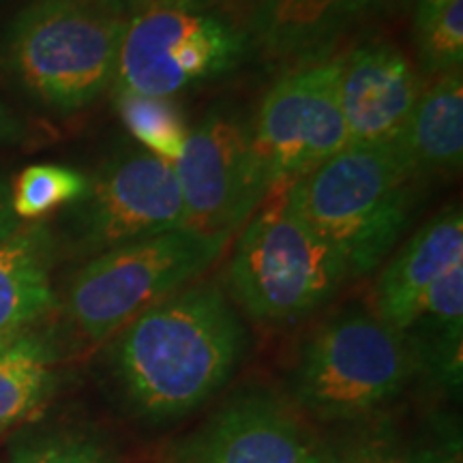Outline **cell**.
Segmentation results:
<instances>
[{
    "label": "cell",
    "instance_id": "1",
    "mask_svg": "<svg viewBox=\"0 0 463 463\" xmlns=\"http://www.w3.org/2000/svg\"><path fill=\"white\" fill-rule=\"evenodd\" d=\"M247 331L222 288L200 283L144 309L118 331L109 367L125 408L144 422L194 414L228 382Z\"/></svg>",
    "mask_w": 463,
    "mask_h": 463
},
{
    "label": "cell",
    "instance_id": "2",
    "mask_svg": "<svg viewBox=\"0 0 463 463\" xmlns=\"http://www.w3.org/2000/svg\"><path fill=\"white\" fill-rule=\"evenodd\" d=\"M416 176L397 140L347 144L283 187L294 215L344 256L354 277L384 262L419 202Z\"/></svg>",
    "mask_w": 463,
    "mask_h": 463
},
{
    "label": "cell",
    "instance_id": "3",
    "mask_svg": "<svg viewBox=\"0 0 463 463\" xmlns=\"http://www.w3.org/2000/svg\"><path fill=\"white\" fill-rule=\"evenodd\" d=\"M125 24L90 0H34L11 22L0 62L39 106L80 112L114 84Z\"/></svg>",
    "mask_w": 463,
    "mask_h": 463
},
{
    "label": "cell",
    "instance_id": "4",
    "mask_svg": "<svg viewBox=\"0 0 463 463\" xmlns=\"http://www.w3.org/2000/svg\"><path fill=\"white\" fill-rule=\"evenodd\" d=\"M414 372L403 333L369 311L345 309L305 339L292 397L320 420H361L395 402Z\"/></svg>",
    "mask_w": 463,
    "mask_h": 463
},
{
    "label": "cell",
    "instance_id": "5",
    "mask_svg": "<svg viewBox=\"0 0 463 463\" xmlns=\"http://www.w3.org/2000/svg\"><path fill=\"white\" fill-rule=\"evenodd\" d=\"M242 230L230 260V292L247 316L289 324L314 314L352 279L344 256L289 211L283 187Z\"/></svg>",
    "mask_w": 463,
    "mask_h": 463
},
{
    "label": "cell",
    "instance_id": "6",
    "mask_svg": "<svg viewBox=\"0 0 463 463\" xmlns=\"http://www.w3.org/2000/svg\"><path fill=\"white\" fill-rule=\"evenodd\" d=\"M228 241L178 228L92 256L69 283V320L89 341L112 337L144 309L198 279Z\"/></svg>",
    "mask_w": 463,
    "mask_h": 463
},
{
    "label": "cell",
    "instance_id": "7",
    "mask_svg": "<svg viewBox=\"0 0 463 463\" xmlns=\"http://www.w3.org/2000/svg\"><path fill=\"white\" fill-rule=\"evenodd\" d=\"M247 34L222 15L155 3L125 24L116 92L170 99L241 67Z\"/></svg>",
    "mask_w": 463,
    "mask_h": 463
},
{
    "label": "cell",
    "instance_id": "8",
    "mask_svg": "<svg viewBox=\"0 0 463 463\" xmlns=\"http://www.w3.org/2000/svg\"><path fill=\"white\" fill-rule=\"evenodd\" d=\"M344 54L297 62L266 92L253 118V144L270 189L292 183L350 144L341 112Z\"/></svg>",
    "mask_w": 463,
    "mask_h": 463
},
{
    "label": "cell",
    "instance_id": "9",
    "mask_svg": "<svg viewBox=\"0 0 463 463\" xmlns=\"http://www.w3.org/2000/svg\"><path fill=\"white\" fill-rule=\"evenodd\" d=\"M172 165L183 195L184 228L204 236L230 239L270 194L253 144V118L234 108L211 109L189 131Z\"/></svg>",
    "mask_w": 463,
    "mask_h": 463
},
{
    "label": "cell",
    "instance_id": "10",
    "mask_svg": "<svg viewBox=\"0 0 463 463\" xmlns=\"http://www.w3.org/2000/svg\"><path fill=\"white\" fill-rule=\"evenodd\" d=\"M67 219L71 249L90 258L184 228L174 165L148 150H120L89 178L86 194L71 204Z\"/></svg>",
    "mask_w": 463,
    "mask_h": 463
},
{
    "label": "cell",
    "instance_id": "11",
    "mask_svg": "<svg viewBox=\"0 0 463 463\" xmlns=\"http://www.w3.org/2000/svg\"><path fill=\"white\" fill-rule=\"evenodd\" d=\"M159 463H326V450L292 405L269 391H242L174 438Z\"/></svg>",
    "mask_w": 463,
    "mask_h": 463
},
{
    "label": "cell",
    "instance_id": "12",
    "mask_svg": "<svg viewBox=\"0 0 463 463\" xmlns=\"http://www.w3.org/2000/svg\"><path fill=\"white\" fill-rule=\"evenodd\" d=\"M422 92V80L395 43L373 39L345 52L339 101L350 144L399 137Z\"/></svg>",
    "mask_w": 463,
    "mask_h": 463
},
{
    "label": "cell",
    "instance_id": "13",
    "mask_svg": "<svg viewBox=\"0 0 463 463\" xmlns=\"http://www.w3.org/2000/svg\"><path fill=\"white\" fill-rule=\"evenodd\" d=\"M463 260V217L449 206L427 222L382 270L373 292V314L403 333L419 317L422 298L449 266Z\"/></svg>",
    "mask_w": 463,
    "mask_h": 463
},
{
    "label": "cell",
    "instance_id": "14",
    "mask_svg": "<svg viewBox=\"0 0 463 463\" xmlns=\"http://www.w3.org/2000/svg\"><path fill=\"white\" fill-rule=\"evenodd\" d=\"M380 0H256L251 34L266 56L303 62L333 50Z\"/></svg>",
    "mask_w": 463,
    "mask_h": 463
},
{
    "label": "cell",
    "instance_id": "15",
    "mask_svg": "<svg viewBox=\"0 0 463 463\" xmlns=\"http://www.w3.org/2000/svg\"><path fill=\"white\" fill-rule=\"evenodd\" d=\"M56 241L45 223H22L0 241V337H17L56 305Z\"/></svg>",
    "mask_w": 463,
    "mask_h": 463
},
{
    "label": "cell",
    "instance_id": "16",
    "mask_svg": "<svg viewBox=\"0 0 463 463\" xmlns=\"http://www.w3.org/2000/svg\"><path fill=\"white\" fill-rule=\"evenodd\" d=\"M420 181L453 176L463 164L461 71L439 75L422 89L403 131L395 137Z\"/></svg>",
    "mask_w": 463,
    "mask_h": 463
},
{
    "label": "cell",
    "instance_id": "17",
    "mask_svg": "<svg viewBox=\"0 0 463 463\" xmlns=\"http://www.w3.org/2000/svg\"><path fill=\"white\" fill-rule=\"evenodd\" d=\"M52 386V350L45 339L22 333L0 347V436L26 420Z\"/></svg>",
    "mask_w": 463,
    "mask_h": 463
},
{
    "label": "cell",
    "instance_id": "18",
    "mask_svg": "<svg viewBox=\"0 0 463 463\" xmlns=\"http://www.w3.org/2000/svg\"><path fill=\"white\" fill-rule=\"evenodd\" d=\"M116 108L127 129L148 153L167 164H174L181 157L189 131L184 127L183 114L170 99L116 92Z\"/></svg>",
    "mask_w": 463,
    "mask_h": 463
},
{
    "label": "cell",
    "instance_id": "19",
    "mask_svg": "<svg viewBox=\"0 0 463 463\" xmlns=\"http://www.w3.org/2000/svg\"><path fill=\"white\" fill-rule=\"evenodd\" d=\"M89 178L73 167L39 164L20 172L11 184V208L20 222H34L56 208L82 200Z\"/></svg>",
    "mask_w": 463,
    "mask_h": 463
},
{
    "label": "cell",
    "instance_id": "20",
    "mask_svg": "<svg viewBox=\"0 0 463 463\" xmlns=\"http://www.w3.org/2000/svg\"><path fill=\"white\" fill-rule=\"evenodd\" d=\"M422 73L439 78L463 67V0H453L436 15L414 26Z\"/></svg>",
    "mask_w": 463,
    "mask_h": 463
},
{
    "label": "cell",
    "instance_id": "21",
    "mask_svg": "<svg viewBox=\"0 0 463 463\" xmlns=\"http://www.w3.org/2000/svg\"><path fill=\"white\" fill-rule=\"evenodd\" d=\"M9 463H118L112 450L82 431L34 433L14 442Z\"/></svg>",
    "mask_w": 463,
    "mask_h": 463
},
{
    "label": "cell",
    "instance_id": "22",
    "mask_svg": "<svg viewBox=\"0 0 463 463\" xmlns=\"http://www.w3.org/2000/svg\"><path fill=\"white\" fill-rule=\"evenodd\" d=\"M326 463H399V455L384 438H363L326 453Z\"/></svg>",
    "mask_w": 463,
    "mask_h": 463
},
{
    "label": "cell",
    "instance_id": "23",
    "mask_svg": "<svg viewBox=\"0 0 463 463\" xmlns=\"http://www.w3.org/2000/svg\"><path fill=\"white\" fill-rule=\"evenodd\" d=\"M399 463H463L461 447L455 444H427L399 455Z\"/></svg>",
    "mask_w": 463,
    "mask_h": 463
},
{
    "label": "cell",
    "instance_id": "24",
    "mask_svg": "<svg viewBox=\"0 0 463 463\" xmlns=\"http://www.w3.org/2000/svg\"><path fill=\"white\" fill-rule=\"evenodd\" d=\"M28 129L17 116L0 101V144H17L26 137Z\"/></svg>",
    "mask_w": 463,
    "mask_h": 463
},
{
    "label": "cell",
    "instance_id": "25",
    "mask_svg": "<svg viewBox=\"0 0 463 463\" xmlns=\"http://www.w3.org/2000/svg\"><path fill=\"white\" fill-rule=\"evenodd\" d=\"M22 222L15 217L14 208H11V184L0 178V241L14 234Z\"/></svg>",
    "mask_w": 463,
    "mask_h": 463
},
{
    "label": "cell",
    "instance_id": "26",
    "mask_svg": "<svg viewBox=\"0 0 463 463\" xmlns=\"http://www.w3.org/2000/svg\"><path fill=\"white\" fill-rule=\"evenodd\" d=\"M90 3H95V5H99V7L108 9L109 14L120 15V17H125V20H129L131 15L140 14V11L150 7V5H155L157 0H90Z\"/></svg>",
    "mask_w": 463,
    "mask_h": 463
},
{
    "label": "cell",
    "instance_id": "27",
    "mask_svg": "<svg viewBox=\"0 0 463 463\" xmlns=\"http://www.w3.org/2000/svg\"><path fill=\"white\" fill-rule=\"evenodd\" d=\"M410 3H412L414 9V26H419L436 15L439 9L447 7L449 3H453V0H410Z\"/></svg>",
    "mask_w": 463,
    "mask_h": 463
},
{
    "label": "cell",
    "instance_id": "28",
    "mask_svg": "<svg viewBox=\"0 0 463 463\" xmlns=\"http://www.w3.org/2000/svg\"><path fill=\"white\" fill-rule=\"evenodd\" d=\"M157 3L164 5H172V7H194L198 0H157Z\"/></svg>",
    "mask_w": 463,
    "mask_h": 463
},
{
    "label": "cell",
    "instance_id": "29",
    "mask_svg": "<svg viewBox=\"0 0 463 463\" xmlns=\"http://www.w3.org/2000/svg\"><path fill=\"white\" fill-rule=\"evenodd\" d=\"M11 339H15V337H0V347H5V345H7Z\"/></svg>",
    "mask_w": 463,
    "mask_h": 463
}]
</instances>
